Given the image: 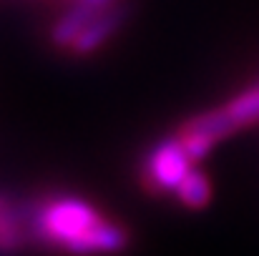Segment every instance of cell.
Listing matches in <instances>:
<instances>
[{
  "label": "cell",
  "mask_w": 259,
  "mask_h": 256,
  "mask_svg": "<svg viewBox=\"0 0 259 256\" xmlns=\"http://www.w3.org/2000/svg\"><path fill=\"white\" fill-rule=\"evenodd\" d=\"M30 239L68 254H118L128 246V231L101 216L88 201L58 196L28 209Z\"/></svg>",
  "instance_id": "6da1fadb"
},
{
  "label": "cell",
  "mask_w": 259,
  "mask_h": 256,
  "mask_svg": "<svg viewBox=\"0 0 259 256\" xmlns=\"http://www.w3.org/2000/svg\"><path fill=\"white\" fill-rule=\"evenodd\" d=\"M191 159L179 141V136L161 141L146 159L144 166V186L149 191H176L184 176L191 171Z\"/></svg>",
  "instance_id": "7a4b0ae2"
},
{
  "label": "cell",
  "mask_w": 259,
  "mask_h": 256,
  "mask_svg": "<svg viewBox=\"0 0 259 256\" xmlns=\"http://www.w3.org/2000/svg\"><path fill=\"white\" fill-rule=\"evenodd\" d=\"M126 5H111V8H106L103 13H98L91 23H88L86 28L78 33V38L71 43V53L73 56H91V53H96V50H101L118 30H121V25L126 23Z\"/></svg>",
  "instance_id": "3957f363"
},
{
  "label": "cell",
  "mask_w": 259,
  "mask_h": 256,
  "mask_svg": "<svg viewBox=\"0 0 259 256\" xmlns=\"http://www.w3.org/2000/svg\"><path fill=\"white\" fill-rule=\"evenodd\" d=\"M30 241V214L23 206L8 203L0 211V256H13L23 251Z\"/></svg>",
  "instance_id": "277c9868"
},
{
  "label": "cell",
  "mask_w": 259,
  "mask_h": 256,
  "mask_svg": "<svg viewBox=\"0 0 259 256\" xmlns=\"http://www.w3.org/2000/svg\"><path fill=\"white\" fill-rule=\"evenodd\" d=\"M106 8H98V5H93V3H83V0H76L58 20H56V25L51 28V43L56 45V48H71V43L78 38V33L86 28L88 23L98 15V13H103Z\"/></svg>",
  "instance_id": "5b68a950"
},
{
  "label": "cell",
  "mask_w": 259,
  "mask_h": 256,
  "mask_svg": "<svg viewBox=\"0 0 259 256\" xmlns=\"http://www.w3.org/2000/svg\"><path fill=\"white\" fill-rule=\"evenodd\" d=\"M179 131H181V133H196V136H204V138H209L211 143H217V141H222L224 136L234 133L237 126L232 123L227 108H214V111L191 116L189 121L181 123Z\"/></svg>",
  "instance_id": "8992f818"
},
{
  "label": "cell",
  "mask_w": 259,
  "mask_h": 256,
  "mask_svg": "<svg viewBox=\"0 0 259 256\" xmlns=\"http://www.w3.org/2000/svg\"><path fill=\"white\" fill-rule=\"evenodd\" d=\"M174 193L179 196V201L184 206H189V209H204L211 201V183H209V178L201 171L191 169L184 176V181L176 186Z\"/></svg>",
  "instance_id": "52a82bcc"
},
{
  "label": "cell",
  "mask_w": 259,
  "mask_h": 256,
  "mask_svg": "<svg viewBox=\"0 0 259 256\" xmlns=\"http://www.w3.org/2000/svg\"><path fill=\"white\" fill-rule=\"evenodd\" d=\"M8 203H10V198H8V196H3V193H0V211H3V209H5V206H8Z\"/></svg>",
  "instance_id": "ba28073f"
}]
</instances>
